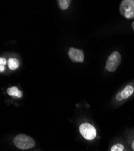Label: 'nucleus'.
I'll use <instances>...</instances> for the list:
<instances>
[{
  "instance_id": "f257e3e1",
  "label": "nucleus",
  "mask_w": 134,
  "mask_h": 151,
  "mask_svg": "<svg viewBox=\"0 0 134 151\" xmlns=\"http://www.w3.org/2000/svg\"><path fill=\"white\" fill-rule=\"evenodd\" d=\"M15 146L21 149H28L35 146V142L31 137L24 134L16 136L13 140Z\"/></svg>"
},
{
  "instance_id": "f03ea898",
  "label": "nucleus",
  "mask_w": 134,
  "mask_h": 151,
  "mask_svg": "<svg viewBox=\"0 0 134 151\" xmlns=\"http://www.w3.org/2000/svg\"><path fill=\"white\" fill-rule=\"evenodd\" d=\"M120 14L127 19L134 18V0H123L119 7Z\"/></svg>"
},
{
  "instance_id": "7ed1b4c3",
  "label": "nucleus",
  "mask_w": 134,
  "mask_h": 151,
  "mask_svg": "<svg viewBox=\"0 0 134 151\" xmlns=\"http://www.w3.org/2000/svg\"><path fill=\"white\" fill-rule=\"evenodd\" d=\"M121 62V55L118 52L115 51L108 58L106 62L105 69L109 72H114L120 65Z\"/></svg>"
},
{
  "instance_id": "20e7f679",
  "label": "nucleus",
  "mask_w": 134,
  "mask_h": 151,
  "mask_svg": "<svg viewBox=\"0 0 134 151\" xmlns=\"http://www.w3.org/2000/svg\"><path fill=\"white\" fill-rule=\"evenodd\" d=\"M82 136L87 140H92L96 137V130L93 125L89 123H83L79 127Z\"/></svg>"
},
{
  "instance_id": "39448f33",
  "label": "nucleus",
  "mask_w": 134,
  "mask_h": 151,
  "mask_svg": "<svg viewBox=\"0 0 134 151\" xmlns=\"http://www.w3.org/2000/svg\"><path fill=\"white\" fill-rule=\"evenodd\" d=\"M70 59L74 62H82L84 60V53L81 49L71 47L68 52Z\"/></svg>"
},
{
  "instance_id": "423d86ee",
  "label": "nucleus",
  "mask_w": 134,
  "mask_h": 151,
  "mask_svg": "<svg viewBox=\"0 0 134 151\" xmlns=\"http://www.w3.org/2000/svg\"><path fill=\"white\" fill-rule=\"evenodd\" d=\"M134 92V88L130 85H128L126 86L125 88L121 91L120 94L122 97L123 99H126L130 96L132 95V94Z\"/></svg>"
},
{
  "instance_id": "0eeeda50",
  "label": "nucleus",
  "mask_w": 134,
  "mask_h": 151,
  "mask_svg": "<svg viewBox=\"0 0 134 151\" xmlns=\"http://www.w3.org/2000/svg\"><path fill=\"white\" fill-rule=\"evenodd\" d=\"M7 93L9 96L21 98L23 96L22 92L19 90V88L16 86H12L9 88L7 90Z\"/></svg>"
},
{
  "instance_id": "6e6552de",
  "label": "nucleus",
  "mask_w": 134,
  "mask_h": 151,
  "mask_svg": "<svg viewBox=\"0 0 134 151\" xmlns=\"http://www.w3.org/2000/svg\"><path fill=\"white\" fill-rule=\"evenodd\" d=\"M8 67L11 70H15L19 67V61L16 58H10L7 61Z\"/></svg>"
},
{
  "instance_id": "1a4fd4ad",
  "label": "nucleus",
  "mask_w": 134,
  "mask_h": 151,
  "mask_svg": "<svg viewBox=\"0 0 134 151\" xmlns=\"http://www.w3.org/2000/svg\"><path fill=\"white\" fill-rule=\"evenodd\" d=\"M58 7L62 10H66L69 8L71 1L70 0H58L57 1Z\"/></svg>"
},
{
  "instance_id": "9d476101",
  "label": "nucleus",
  "mask_w": 134,
  "mask_h": 151,
  "mask_svg": "<svg viewBox=\"0 0 134 151\" xmlns=\"http://www.w3.org/2000/svg\"><path fill=\"white\" fill-rule=\"evenodd\" d=\"M124 146L120 143L114 145L111 149V151H123L124 150Z\"/></svg>"
},
{
  "instance_id": "9b49d317",
  "label": "nucleus",
  "mask_w": 134,
  "mask_h": 151,
  "mask_svg": "<svg viewBox=\"0 0 134 151\" xmlns=\"http://www.w3.org/2000/svg\"><path fill=\"white\" fill-rule=\"evenodd\" d=\"M7 64V61L6 59L4 58H0V66H4L6 65Z\"/></svg>"
},
{
  "instance_id": "f8f14e48",
  "label": "nucleus",
  "mask_w": 134,
  "mask_h": 151,
  "mask_svg": "<svg viewBox=\"0 0 134 151\" xmlns=\"http://www.w3.org/2000/svg\"><path fill=\"white\" fill-rule=\"evenodd\" d=\"M116 99H117V100H118V101H121V100H123V98H122V97H121L120 93H118V94H117V96H116Z\"/></svg>"
},
{
  "instance_id": "ddd939ff",
  "label": "nucleus",
  "mask_w": 134,
  "mask_h": 151,
  "mask_svg": "<svg viewBox=\"0 0 134 151\" xmlns=\"http://www.w3.org/2000/svg\"><path fill=\"white\" fill-rule=\"evenodd\" d=\"M5 70L4 66H0V72H3Z\"/></svg>"
},
{
  "instance_id": "4468645a",
  "label": "nucleus",
  "mask_w": 134,
  "mask_h": 151,
  "mask_svg": "<svg viewBox=\"0 0 134 151\" xmlns=\"http://www.w3.org/2000/svg\"><path fill=\"white\" fill-rule=\"evenodd\" d=\"M132 149H133V151H134V140L133 141V142H132Z\"/></svg>"
},
{
  "instance_id": "2eb2a0df",
  "label": "nucleus",
  "mask_w": 134,
  "mask_h": 151,
  "mask_svg": "<svg viewBox=\"0 0 134 151\" xmlns=\"http://www.w3.org/2000/svg\"><path fill=\"white\" fill-rule=\"evenodd\" d=\"M132 29H133V30L134 31V21L132 22Z\"/></svg>"
}]
</instances>
